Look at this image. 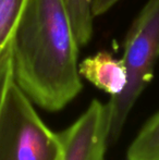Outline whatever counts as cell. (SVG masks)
<instances>
[{
    "mask_svg": "<svg viewBox=\"0 0 159 160\" xmlns=\"http://www.w3.org/2000/svg\"><path fill=\"white\" fill-rule=\"evenodd\" d=\"M119 1L120 0H93L94 17H99V15L105 14Z\"/></svg>",
    "mask_w": 159,
    "mask_h": 160,
    "instance_id": "10",
    "label": "cell"
},
{
    "mask_svg": "<svg viewBox=\"0 0 159 160\" xmlns=\"http://www.w3.org/2000/svg\"><path fill=\"white\" fill-rule=\"evenodd\" d=\"M79 71L81 76L110 97L119 96L127 86V71L124 61L108 51H98L83 59Z\"/></svg>",
    "mask_w": 159,
    "mask_h": 160,
    "instance_id": "5",
    "label": "cell"
},
{
    "mask_svg": "<svg viewBox=\"0 0 159 160\" xmlns=\"http://www.w3.org/2000/svg\"><path fill=\"white\" fill-rule=\"evenodd\" d=\"M123 61L127 83L119 96L110 97L109 145L121 137L137 99L155 74L159 59V0H147L132 22L124 40Z\"/></svg>",
    "mask_w": 159,
    "mask_h": 160,
    "instance_id": "2",
    "label": "cell"
},
{
    "mask_svg": "<svg viewBox=\"0 0 159 160\" xmlns=\"http://www.w3.org/2000/svg\"><path fill=\"white\" fill-rule=\"evenodd\" d=\"M127 160H159V111L146 121L131 142Z\"/></svg>",
    "mask_w": 159,
    "mask_h": 160,
    "instance_id": "6",
    "label": "cell"
},
{
    "mask_svg": "<svg viewBox=\"0 0 159 160\" xmlns=\"http://www.w3.org/2000/svg\"><path fill=\"white\" fill-rule=\"evenodd\" d=\"M64 3L80 47L86 46L94 32L93 0H64Z\"/></svg>",
    "mask_w": 159,
    "mask_h": 160,
    "instance_id": "7",
    "label": "cell"
},
{
    "mask_svg": "<svg viewBox=\"0 0 159 160\" xmlns=\"http://www.w3.org/2000/svg\"><path fill=\"white\" fill-rule=\"evenodd\" d=\"M110 134L108 102L93 99L85 111L59 136L62 160H106Z\"/></svg>",
    "mask_w": 159,
    "mask_h": 160,
    "instance_id": "4",
    "label": "cell"
},
{
    "mask_svg": "<svg viewBox=\"0 0 159 160\" xmlns=\"http://www.w3.org/2000/svg\"><path fill=\"white\" fill-rule=\"evenodd\" d=\"M14 80H13L12 67V48L10 42V45L0 56V113H1L8 92Z\"/></svg>",
    "mask_w": 159,
    "mask_h": 160,
    "instance_id": "9",
    "label": "cell"
},
{
    "mask_svg": "<svg viewBox=\"0 0 159 160\" xmlns=\"http://www.w3.org/2000/svg\"><path fill=\"white\" fill-rule=\"evenodd\" d=\"M27 0H0V56L10 45Z\"/></svg>",
    "mask_w": 159,
    "mask_h": 160,
    "instance_id": "8",
    "label": "cell"
},
{
    "mask_svg": "<svg viewBox=\"0 0 159 160\" xmlns=\"http://www.w3.org/2000/svg\"><path fill=\"white\" fill-rule=\"evenodd\" d=\"M59 132L44 122L34 103L12 83L0 113V160H62Z\"/></svg>",
    "mask_w": 159,
    "mask_h": 160,
    "instance_id": "3",
    "label": "cell"
},
{
    "mask_svg": "<svg viewBox=\"0 0 159 160\" xmlns=\"http://www.w3.org/2000/svg\"><path fill=\"white\" fill-rule=\"evenodd\" d=\"M11 48L14 83L34 105L58 112L81 93L80 45L64 0H27Z\"/></svg>",
    "mask_w": 159,
    "mask_h": 160,
    "instance_id": "1",
    "label": "cell"
}]
</instances>
